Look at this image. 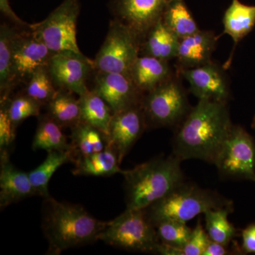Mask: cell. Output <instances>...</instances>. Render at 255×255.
<instances>
[{
    "label": "cell",
    "mask_w": 255,
    "mask_h": 255,
    "mask_svg": "<svg viewBox=\"0 0 255 255\" xmlns=\"http://www.w3.org/2000/svg\"><path fill=\"white\" fill-rule=\"evenodd\" d=\"M233 127L228 102L199 100L177 127L173 155L182 162L196 159L214 164Z\"/></svg>",
    "instance_id": "6da1fadb"
},
{
    "label": "cell",
    "mask_w": 255,
    "mask_h": 255,
    "mask_svg": "<svg viewBox=\"0 0 255 255\" xmlns=\"http://www.w3.org/2000/svg\"><path fill=\"white\" fill-rule=\"evenodd\" d=\"M107 223L94 218L81 205L57 201L50 196L44 198L41 226L48 255H60L98 241Z\"/></svg>",
    "instance_id": "7a4b0ae2"
},
{
    "label": "cell",
    "mask_w": 255,
    "mask_h": 255,
    "mask_svg": "<svg viewBox=\"0 0 255 255\" xmlns=\"http://www.w3.org/2000/svg\"><path fill=\"white\" fill-rule=\"evenodd\" d=\"M181 162L174 155L159 156L122 171L127 209H145L186 181Z\"/></svg>",
    "instance_id": "3957f363"
},
{
    "label": "cell",
    "mask_w": 255,
    "mask_h": 255,
    "mask_svg": "<svg viewBox=\"0 0 255 255\" xmlns=\"http://www.w3.org/2000/svg\"><path fill=\"white\" fill-rule=\"evenodd\" d=\"M223 208L233 209V201L217 191L203 189L197 184L184 181L144 211L155 226L167 220L187 223L209 210Z\"/></svg>",
    "instance_id": "277c9868"
},
{
    "label": "cell",
    "mask_w": 255,
    "mask_h": 255,
    "mask_svg": "<svg viewBox=\"0 0 255 255\" xmlns=\"http://www.w3.org/2000/svg\"><path fill=\"white\" fill-rule=\"evenodd\" d=\"M98 241L128 251L155 254L159 238L144 209H126L107 223Z\"/></svg>",
    "instance_id": "5b68a950"
},
{
    "label": "cell",
    "mask_w": 255,
    "mask_h": 255,
    "mask_svg": "<svg viewBox=\"0 0 255 255\" xmlns=\"http://www.w3.org/2000/svg\"><path fill=\"white\" fill-rule=\"evenodd\" d=\"M142 108L147 127L156 128L177 127L191 107L182 84L172 76L144 95Z\"/></svg>",
    "instance_id": "8992f818"
},
{
    "label": "cell",
    "mask_w": 255,
    "mask_h": 255,
    "mask_svg": "<svg viewBox=\"0 0 255 255\" xmlns=\"http://www.w3.org/2000/svg\"><path fill=\"white\" fill-rule=\"evenodd\" d=\"M140 38L131 28L118 18L112 20L105 41L94 60L95 70L128 75L140 55Z\"/></svg>",
    "instance_id": "52a82bcc"
},
{
    "label": "cell",
    "mask_w": 255,
    "mask_h": 255,
    "mask_svg": "<svg viewBox=\"0 0 255 255\" xmlns=\"http://www.w3.org/2000/svg\"><path fill=\"white\" fill-rule=\"evenodd\" d=\"M79 0H64L46 19L30 24V31L53 53L71 50L81 53L77 41Z\"/></svg>",
    "instance_id": "ba28073f"
},
{
    "label": "cell",
    "mask_w": 255,
    "mask_h": 255,
    "mask_svg": "<svg viewBox=\"0 0 255 255\" xmlns=\"http://www.w3.org/2000/svg\"><path fill=\"white\" fill-rule=\"evenodd\" d=\"M214 165L223 179L255 182V142L253 137L243 128L233 125Z\"/></svg>",
    "instance_id": "9c48e42d"
},
{
    "label": "cell",
    "mask_w": 255,
    "mask_h": 255,
    "mask_svg": "<svg viewBox=\"0 0 255 255\" xmlns=\"http://www.w3.org/2000/svg\"><path fill=\"white\" fill-rule=\"evenodd\" d=\"M48 70L55 86L80 96L89 90L86 82L95 66L82 53L65 50L53 53Z\"/></svg>",
    "instance_id": "30bf717a"
},
{
    "label": "cell",
    "mask_w": 255,
    "mask_h": 255,
    "mask_svg": "<svg viewBox=\"0 0 255 255\" xmlns=\"http://www.w3.org/2000/svg\"><path fill=\"white\" fill-rule=\"evenodd\" d=\"M53 52L31 31L18 32L13 41L11 86L27 82L38 69L48 67Z\"/></svg>",
    "instance_id": "8fae6325"
},
{
    "label": "cell",
    "mask_w": 255,
    "mask_h": 255,
    "mask_svg": "<svg viewBox=\"0 0 255 255\" xmlns=\"http://www.w3.org/2000/svg\"><path fill=\"white\" fill-rule=\"evenodd\" d=\"M169 0H112L116 18L129 26L140 41L162 19Z\"/></svg>",
    "instance_id": "7c38bea8"
},
{
    "label": "cell",
    "mask_w": 255,
    "mask_h": 255,
    "mask_svg": "<svg viewBox=\"0 0 255 255\" xmlns=\"http://www.w3.org/2000/svg\"><path fill=\"white\" fill-rule=\"evenodd\" d=\"M95 89L110 106L113 114L142 105V93L127 74L97 71Z\"/></svg>",
    "instance_id": "4fadbf2b"
},
{
    "label": "cell",
    "mask_w": 255,
    "mask_h": 255,
    "mask_svg": "<svg viewBox=\"0 0 255 255\" xmlns=\"http://www.w3.org/2000/svg\"><path fill=\"white\" fill-rule=\"evenodd\" d=\"M224 69L211 60L201 66L177 71L187 80L189 90L198 100L228 102L230 87Z\"/></svg>",
    "instance_id": "5bb4252c"
},
{
    "label": "cell",
    "mask_w": 255,
    "mask_h": 255,
    "mask_svg": "<svg viewBox=\"0 0 255 255\" xmlns=\"http://www.w3.org/2000/svg\"><path fill=\"white\" fill-rule=\"evenodd\" d=\"M147 128L142 105L113 114L108 145L116 151L121 163Z\"/></svg>",
    "instance_id": "9a60e30c"
},
{
    "label": "cell",
    "mask_w": 255,
    "mask_h": 255,
    "mask_svg": "<svg viewBox=\"0 0 255 255\" xmlns=\"http://www.w3.org/2000/svg\"><path fill=\"white\" fill-rule=\"evenodd\" d=\"M37 195L28 173L20 170L12 164L9 152H0V207Z\"/></svg>",
    "instance_id": "2e32d148"
},
{
    "label": "cell",
    "mask_w": 255,
    "mask_h": 255,
    "mask_svg": "<svg viewBox=\"0 0 255 255\" xmlns=\"http://www.w3.org/2000/svg\"><path fill=\"white\" fill-rule=\"evenodd\" d=\"M219 38L214 32L199 30L180 39L176 57L177 70L196 68L211 62Z\"/></svg>",
    "instance_id": "e0dca14e"
},
{
    "label": "cell",
    "mask_w": 255,
    "mask_h": 255,
    "mask_svg": "<svg viewBox=\"0 0 255 255\" xmlns=\"http://www.w3.org/2000/svg\"><path fill=\"white\" fill-rule=\"evenodd\" d=\"M128 75L135 86L144 94L172 76L168 61L148 55H139Z\"/></svg>",
    "instance_id": "ac0fdd59"
},
{
    "label": "cell",
    "mask_w": 255,
    "mask_h": 255,
    "mask_svg": "<svg viewBox=\"0 0 255 255\" xmlns=\"http://www.w3.org/2000/svg\"><path fill=\"white\" fill-rule=\"evenodd\" d=\"M180 38L159 20L140 43V55H148L169 61L176 58Z\"/></svg>",
    "instance_id": "d6986e66"
},
{
    "label": "cell",
    "mask_w": 255,
    "mask_h": 255,
    "mask_svg": "<svg viewBox=\"0 0 255 255\" xmlns=\"http://www.w3.org/2000/svg\"><path fill=\"white\" fill-rule=\"evenodd\" d=\"M74 164L73 174L76 176L110 177L123 171L118 155L109 145L100 152L77 157Z\"/></svg>",
    "instance_id": "ffe728a7"
},
{
    "label": "cell",
    "mask_w": 255,
    "mask_h": 255,
    "mask_svg": "<svg viewBox=\"0 0 255 255\" xmlns=\"http://www.w3.org/2000/svg\"><path fill=\"white\" fill-rule=\"evenodd\" d=\"M223 22V34L229 35L232 38L235 49L238 43L254 28L255 6L243 4L239 0H232L225 12Z\"/></svg>",
    "instance_id": "44dd1931"
},
{
    "label": "cell",
    "mask_w": 255,
    "mask_h": 255,
    "mask_svg": "<svg viewBox=\"0 0 255 255\" xmlns=\"http://www.w3.org/2000/svg\"><path fill=\"white\" fill-rule=\"evenodd\" d=\"M45 160L28 173L37 195L43 198L50 196L48 184L55 172L63 164L75 162L73 150L48 151Z\"/></svg>",
    "instance_id": "7402d4cb"
},
{
    "label": "cell",
    "mask_w": 255,
    "mask_h": 255,
    "mask_svg": "<svg viewBox=\"0 0 255 255\" xmlns=\"http://www.w3.org/2000/svg\"><path fill=\"white\" fill-rule=\"evenodd\" d=\"M81 109V121L99 129L108 137L113 112L102 97L94 90L85 92L79 97Z\"/></svg>",
    "instance_id": "603a6c76"
},
{
    "label": "cell",
    "mask_w": 255,
    "mask_h": 255,
    "mask_svg": "<svg viewBox=\"0 0 255 255\" xmlns=\"http://www.w3.org/2000/svg\"><path fill=\"white\" fill-rule=\"evenodd\" d=\"M38 117V127L32 142L33 150H71V144L68 142L63 127L48 114Z\"/></svg>",
    "instance_id": "cb8c5ba5"
},
{
    "label": "cell",
    "mask_w": 255,
    "mask_h": 255,
    "mask_svg": "<svg viewBox=\"0 0 255 255\" xmlns=\"http://www.w3.org/2000/svg\"><path fill=\"white\" fill-rule=\"evenodd\" d=\"M71 130L70 144L75 159L100 152L105 150L108 145L107 135L99 129L82 121L72 127Z\"/></svg>",
    "instance_id": "d4e9b609"
},
{
    "label": "cell",
    "mask_w": 255,
    "mask_h": 255,
    "mask_svg": "<svg viewBox=\"0 0 255 255\" xmlns=\"http://www.w3.org/2000/svg\"><path fill=\"white\" fill-rule=\"evenodd\" d=\"M48 114L62 127L71 128L81 122L80 102L72 92L58 88L54 97L47 105Z\"/></svg>",
    "instance_id": "484cf974"
},
{
    "label": "cell",
    "mask_w": 255,
    "mask_h": 255,
    "mask_svg": "<svg viewBox=\"0 0 255 255\" xmlns=\"http://www.w3.org/2000/svg\"><path fill=\"white\" fill-rule=\"evenodd\" d=\"M162 20L180 39L200 30L184 0H169Z\"/></svg>",
    "instance_id": "4316f807"
},
{
    "label": "cell",
    "mask_w": 255,
    "mask_h": 255,
    "mask_svg": "<svg viewBox=\"0 0 255 255\" xmlns=\"http://www.w3.org/2000/svg\"><path fill=\"white\" fill-rule=\"evenodd\" d=\"M17 31L6 23L0 26V102L9 98L11 86L13 41Z\"/></svg>",
    "instance_id": "83f0119b"
},
{
    "label": "cell",
    "mask_w": 255,
    "mask_h": 255,
    "mask_svg": "<svg viewBox=\"0 0 255 255\" xmlns=\"http://www.w3.org/2000/svg\"><path fill=\"white\" fill-rule=\"evenodd\" d=\"M233 209H212L205 214L206 231L211 241L228 246L236 237L237 230L228 221V215Z\"/></svg>",
    "instance_id": "f1b7e54d"
},
{
    "label": "cell",
    "mask_w": 255,
    "mask_h": 255,
    "mask_svg": "<svg viewBox=\"0 0 255 255\" xmlns=\"http://www.w3.org/2000/svg\"><path fill=\"white\" fill-rule=\"evenodd\" d=\"M55 86L48 67H43L37 70L28 79L24 94L41 106L47 105L58 90Z\"/></svg>",
    "instance_id": "f546056e"
},
{
    "label": "cell",
    "mask_w": 255,
    "mask_h": 255,
    "mask_svg": "<svg viewBox=\"0 0 255 255\" xmlns=\"http://www.w3.org/2000/svg\"><path fill=\"white\" fill-rule=\"evenodd\" d=\"M155 227L159 242L177 248L184 246L193 230L187 226V223L174 220L161 221Z\"/></svg>",
    "instance_id": "4dcf8cb0"
},
{
    "label": "cell",
    "mask_w": 255,
    "mask_h": 255,
    "mask_svg": "<svg viewBox=\"0 0 255 255\" xmlns=\"http://www.w3.org/2000/svg\"><path fill=\"white\" fill-rule=\"evenodd\" d=\"M5 102L9 118L16 129L25 119L40 116L41 105L25 94L9 98Z\"/></svg>",
    "instance_id": "1f68e13d"
},
{
    "label": "cell",
    "mask_w": 255,
    "mask_h": 255,
    "mask_svg": "<svg viewBox=\"0 0 255 255\" xmlns=\"http://www.w3.org/2000/svg\"><path fill=\"white\" fill-rule=\"evenodd\" d=\"M210 241L209 235L199 221L192 230L189 241L182 248V255H203Z\"/></svg>",
    "instance_id": "d6a6232c"
},
{
    "label": "cell",
    "mask_w": 255,
    "mask_h": 255,
    "mask_svg": "<svg viewBox=\"0 0 255 255\" xmlns=\"http://www.w3.org/2000/svg\"><path fill=\"white\" fill-rule=\"evenodd\" d=\"M16 128L13 126L7 112L5 101L1 102L0 107V152H9L10 147L15 140Z\"/></svg>",
    "instance_id": "836d02e7"
},
{
    "label": "cell",
    "mask_w": 255,
    "mask_h": 255,
    "mask_svg": "<svg viewBox=\"0 0 255 255\" xmlns=\"http://www.w3.org/2000/svg\"><path fill=\"white\" fill-rule=\"evenodd\" d=\"M242 237L243 251L247 253H255V223L243 230Z\"/></svg>",
    "instance_id": "e575fe53"
},
{
    "label": "cell",
    "mask_w": 255,
    "mask_h": 255,
    "mask_svg": "<svg viewBox=\"0 0 255 255\" xmlns=\"http://www.w3.org/2000/svg\"><path fill=\"white\" fill-rule=\"evenodd\" d=\"M0 11L1 14L9 18L10 21L16 23L19 26L23 27H30V24L23 21L21 18L18 17L16 13L11 9L9 0H0Z\"/></svg>",
    "instance_id": "d590c367"
},
{
    "label": "cell",
    "mask_w": 255,
    "mask_h": 255,
    "mask_svg": "<svg viewBox=\"0 0 255 255\" xmlns=\"http://www.w3.org/2000/svg\"><path fill=\"white\" fill-rule=\"evenodd\" d=\"M227 247L221 243L210 241L203 255H226L230 254Z\"/></svg>",
    "instance_id": "8d00e7d4"
},
{
    "label": "cell",
    "mask_w": 255,
    "mask_h": 255,
    "mask_svg": "<svg viewBox=\"0 0 255 255\" xmlns=\"http://www.w3.org/2000/svg\"><path fill=\"white\" fill-rule=\"evenodd\" d=\"M253 128H254L255 130V115L254 119H253Z\"/></svg>",
    "instance_id": "74e56055"
}]
</instances>
